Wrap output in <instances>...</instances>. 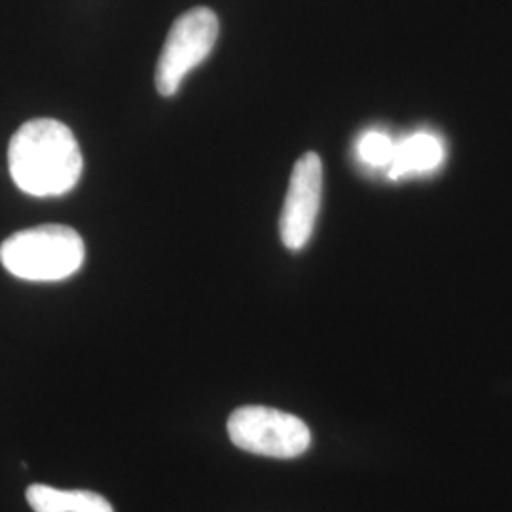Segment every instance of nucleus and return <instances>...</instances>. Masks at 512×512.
Listing matches in <instances>:
<instances>
[{
    "mask_svg": "<svg viewBox=\"0 0 512 512\" xmlns=\"http://www.w3.org/2000/svg\"><path fill=\"white\" fill-rule=\"evenodd\" d=\"M8 167L21 192L55 198L78 184L84 160L71 129L54 118H37L23 124L12 137Z\"/></svg>",
    "mask_w": 512,
    "mask_h": 512,
    "instance_id": "1",
    "label": "nucleus"
},
{
    "mask_svg": "<svg viewBox=\"0 0 512 512\" xmlns=\"http://www.w3.org/2000/svg\"><path fill=\"white\" fill-rule=\"evenodd\" d=\"M86 258L80 234L63 224L21 230L0 245V262L12 275L35 283L63 281L76 274Z\"/></svg>",
    "mask_w": 512,
    "mask_h": 512,
    "instance_id": "2",
    "label": "nucleus"
},
{
    "mask_svg": "<svg viewBox=\"0 0 512 512\" xmlns=\"http://www.w3.org/2000/svg\"><path fill=\"white\" fill-rule=\"evenodd\" d=\"M230 440L249 454L293 459L308 452L310 427L289 412L268 406H241L228 420Z\"/></svg>",
    "mask_w": 512,
    "mask_h": 512,
    "instance_id": "3",
    "label": "nucleus"
},
{
    "mask_svg": "<svg viewBox=\"0 0 512 512\" xmlns=\"http://www.w3.org/2000/svg\"><path fill=\"white\" fill-rule=\"evenodd\" d=\"M219 38V18L213 10L198 6L177 19L165 38L156 67V90L164 97L179 92L186 74L203 63Z\"/></svg>",
    "mask_w": 512,
    "mask_h": 512,
    "instance_id": "4",
    "label": "nucleus"
},
{
    "mask_svg": "<svg viewBox=\"0 0 512 512\" xmlns=\"http://www.w3.org/2000/svg\"><path fill=\"white\" fill-rule=\"evenodd\" d=\"M323 198V162L315 152L304 154L294 165L279 232L287 249L300 251L313 234Z\"/></svg>",
    "mask_w": 512,
    "mask_h": 512,
    "instance_id": "5",
    "label": "nucleus"
},
{
    "mask_svg": "<svg viewBox=\"0 0 512 512\" xmlns=\"http://www.w3.org/2000/svg\"><path fill=\"white\" fill-rule=\"evenodd\" d=\"M444 143L435 133H414L397 143L395 158L387 173L391 179H401L406 175L433 173L444 164Z\"/></svg>",
    "mask_w": 512,
    "mask_h": 512,
    "instance_id": "6",
    "label": "nucleus"
},
{
    "mask_svg": "<svg viewBox=\"0 0 512 512\" xmlns=\"http://www.w3.org/2000/svg\"><path fill=\"white\" fill-rule=\"evenodd\" d=\"M27 503L35 512H114L107 497L90 490H59L46 484L27 488Z\"/></svg>",
    "mask_w": 512,
    "mask_h": 512,
    "instance_id": "7",
    "label": "nucleus"
},
{
    "mask_svg": "<svg viewBox=\"0 0 512 512\" xmlns=\"http://www.w3.org/2000/svg\"><path fill=\"white\" fill-rule=\"evenodd\" d=\"M397 143L382 131H366L357 141V154L361 162L374 169H389L395 158Z\"/></svg>",
    "mask_w": 512,
    "mask_h": 512,
    "instance_id": "8",
    "label": "nucleus"
}]
</instances>
